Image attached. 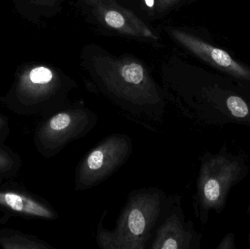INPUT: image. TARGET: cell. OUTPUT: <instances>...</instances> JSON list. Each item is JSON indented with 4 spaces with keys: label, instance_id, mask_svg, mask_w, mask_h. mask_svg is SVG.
<instances>
[{
    "label": "cell",
    "instance_id": "obj_6",
    "mask_svg": "<svg viewBox=\"0 0 250 249\" xmlns=\"http://www.w3.org/2000/svg\"><path fill=\"white\" fill-rule=\"evenodd\" d=\"M0 212L2 213L1 224L12 217L44 221L59 218L57 211L48 200L11 180L0 184Z\"/></svg>",
    "mask_w": 250,
    "mask_h": 249
},
{
    "label": "cell",
    "instance_id": "obj_9",
    "mask_svg": "<svg viewBox=\"0 0 250 249\" xmlns=\"http://www.w3.org/2000/svg\"><path fill=\"white\" fill-rule=\"evenodd\" d=\"M0 247L4 249H54L38 237L10 228L0 230Z\"/></svg>",
    "mask_w": 250,
    "mask_h": 249
},
{
    "label": "cell",
    "instance_id": "obj_2",
    "mask_svg": "<svg viewBox=\"0 0 250 249\" xmlns=\"http://www.w3.org/2000/svg\"><path fill=\"white\" fill-rule=\"evenodd\" d=\"M0 102L16 115L44 117L65 107V94L55 71L29 61L17 67L13 83Z\"/></svg>",
    "mask_w": 250,
    "mask_h": 249
},
{
    "label": "cell",
    "instance_id": "obj_8",
    "mask_svg": "<svg viewBox=\"0 0 250 249\" xmlns=\"http://www.w3.org/2000/svg\"><path fill=\"white\" fill-rule=\"evenodd\" d=\"M187 43L195 54L221 71L242 80H250V70L233 59L229 53L193 38H187Z\"/></svg>",
    "mask_w": 250,
    "mask_h": 249
},
{
    "label": "cell",
    "instance_id": "obj_4",
    "mask_svg": "<svg viewBox=\"0 0 250 249\" xmlns=\"http://www.w3.org/2000/svg\"><path fill=\"white\" fill-rule=\"evenodd\" d=\"M98 121V114L83 104L64 107L38 123L33 137L35 149L45 159L54 157L72 142L87 135Z\"/></svg>",
    "mask_w": 250,
    "mask_h": 249
},
{
    "label": "cell",
    "instance_id": "obj_7",
    "mask_svg": "<svg viewBox=\"0 0 250 249\" xmlns=\"http://www.w3.org/2000/svg\"><path fill=\"white\" fill-rule=\"evenodd\" d=\"M201 235L186 221L180 196L173 195L170 206L154 232L148 249H198Z\"/></svg>",
    "mask_w": 250,
    "mask_h": 249
},
{
    "label": "cell",
    "instance_id": "obj_11",
    "mask_svg": "<svg viewBox=\"0 0 250 249\" xmlns=\"http://www.w3.org/2000/svg\"><path fill=\"white\" fill-rule=\"evenodd\" d=\"M16 12L28 21L36 22L48 13L51 0H12Z\"/></svg>",
    "mask_w": 250,
    "mask_h": 249
},
{
    "label": "cell",
    "instance_id": "obj_12",
    "mask_svg": "<svg viewBox=\"0 0 250 249\" xmlns=\"http://www.w3.org/2000/svg\"><path fill=\"white\" fill-rule=\"evenodd\" d=\"M122 76L126 83L137 86L144 80V69L138 64H127L123 67Z\"/></svg>",
    "mask_w": 250,
    "mask_h": 249
},
{
    "label": "cell",
    "instance_id": "obj_14",
    "mask_svg": "<svg viewBox=\"0 0 250 249\" xmlns=\"http://www.w3.org/2000/svg\"><path fill=\"white\" fill-rule=\"evenodd\" d=\"M105 21L111 27L120 28L125 24V19L120 13L109 11L105 16Z\"/></svg>",
    "mask_w": 250,
    "mask_h": 249
},
{
    "label": "cell",
    "instance_id": "obj_15",
    "mask_svg": "<svg viewBox=\"0 0 250 249\" xmlns=\"http://www.w3.org/2000/svg\"><path fill=\"white\" fill-rule=\"evenodd\" d=\"M10 134V126L8 118L0 113V141L5 142Z\"/></svg>",
    "mask_w": 250,
    "mask_h": 249
},
{
    "label": "cell",
    "instance_id": "obj_13",
    "mask_svg": "<svg viewBox=\"0 0 250 249\" xmlns=\"http://www.w3.org/2000/svg\"><path fill=\"white\" fill-rule=\"evenodd\" d=\"M227 107L233 116L238 118H245L250 114L248 104L237 96H230L227 99Z\"/></svg>",
    "mask_w": 250,
    "mask_h": 249
},
{
    "label": "cell",
    "instance_id": "obj_3",
    "mask_svg": "<svg viewBox=\"0 0 250 249\" xmlns=\"http://www.w3.org/2000/svg\"><path fill=\"white\" fill-rule=\"evenodd\" d=\"M246 169L242 158L224 151L203 156L193 202L195 215L203 225L211 211L220 213L223 210L230 190L246 175Z\"/></svg>",
    "mask_w": 250,
    "mask_h": 249
},
{
    "label": "cell",
    "instance_id": "obj_5",
    "mask_svg": "<svg viewBox=\"0 0 250 249\" xmlns=\"http://www.w3.org/2000/svg\"><path fill=\"white\" fill-rule=\"evenodd\" d=\"M132 151V139L125 133H114L103 139L78 164L75 190L86 191L106 181L127 162Z\"/></svg>",
    "mask_w": 250,
    "mask_h": 249
},
{
    "label": "cell",
    "instance_id": "obj_1",
    "mask_svg": "<svg viewBox=\"0 0 250 249\" xmlns=\"http://www.w3.org/2000/svg\"><path fill=\"white\" fill-rule=\"evenodd\" d=\"M173 195L168 196L157 187L134 190L117 219L115 228L104 227L107 210L97 225L96 240L101 249H147L157 225L170 206Z\"/></svg>",
    "mask_w": 250,
    "mask_h": 249
},
{
    "label": "cell",
    "instance_id": "obj_10",
    "mask_svg": "<svg viewBox=\"0 0 250 249\" xmlns=\"http://www.w3.org/2000/svg\"><path fill=\"white\" fill-rule=\"evenodd\" d=\"M21 168L20 155L0 141V184L16 178Z\"/></svg>",
    "mask_w": 250,
    "mask_h": 249
},
{
    "label": "cell",
    "instance_id": "obj_16",
    "mask_svg": "<svg viewBox=\"0 0 250 249\" xmlns=\"http://www.w3.org/2000/svg\"><path fill=\"white\" fill-rule=\"evenodd\" d=\"M234 235L233 233H229L223 238V241L219 244L217 249H234Z\"/></svg>",
    "mask_w": 250,
    "mask_h": 249
},
{
    "label": "cell",
    "instance_id": "obj_17",
    "mask_svg": "<svg viewBox=\"0 0 250 249\" xmlns=\"http://www.w3.org/2000/svg\"><path fill=\"white\" fill-rule=\"evenodd\" d=\"M145 1L148 7H151L154 5V0H145Z\"/></svg>",
    "mask_w": 250,
    "mask_h": 249
}]
</instances>
